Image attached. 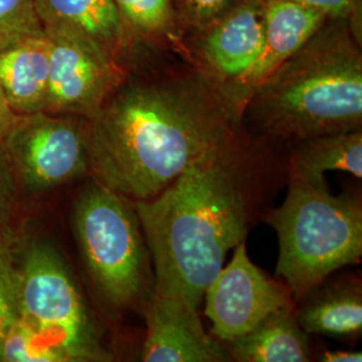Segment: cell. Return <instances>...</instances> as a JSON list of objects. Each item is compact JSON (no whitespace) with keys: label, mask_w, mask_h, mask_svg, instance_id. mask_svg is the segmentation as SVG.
<instances>
[{"label":"cell","mask_w":362,"mask_h":362,"mask_svg":"<svg viewBox=\"0 0 362 362\" xmlns=\"http://www.w3.org/2000/svg\"><path fill=\"white\" fill-rule=\"evenodd\" d=\"M45 31L34 0H0V52L19 39Z\"/></svg>","instance_id":"obj_21"},{"label":"cell","mask_w":362,"mask_h":362,"mask_svg":"<svg viewBox=\"0 0 362 362\" xmlns=\"http://www.w3.org/2000/svg\"><path fill=\"white\" fill-rule=\"evenodd\" d=\"M302 306L294 311L299 326L308 334L349 337L362 330L361 286L339 282L313 288Z\"/></svg>","instance_id":"obj_16"},{"label":"cell","mask_w":362,"mask_h":362,"mask_svg":"<svg viewBox=\"0 0 362 362\" xmlns=\"http://www.w3.org/2000/svg\"><path fill=\"white\" fill-rule=\"evenodd\" d=\"M322 13L327 19L348 21L358 33L362 30V0H287Z\"/></svg>","instance_id":"obj_24"},{"label":"cell","mask_w":362,"mask_h":362,"mask_svg":"<svg viewBox=\"0 0 362 362\" xmlns=\"http://www.w3.org/2000/svg\"><path fill=\"white\" fill-rule=\"evenodd\" d=\"M266 1L242 0L216 23L194 34L196 71L224 97L258 59L264 39Z\"/></svg>","instance_id":"obj_10"},{"label":"cell","mask_w":362,"mask_h":362,"mask_svg":"<svg viewBox=\"0 0 362 362\" xmlns=\"http://www.w3.org/2000/svg\"><path fill=\"white\" fill-rule=\"evenodd\" d=\"M246 113L267 136L293 143L361 129V33L327 19L259 85Z\"/></svg>","instance_id":"obj_3"},{"label":"cell","mask_w":362,"mask_h":362,"mask_svg":"<svg viewBox=\"0 0 362 362\" xmlns=\"http://www.w3.org/2000/svg\"><path fill=\"white\" fill-rule=\"evenodd\" d=\"M13 254L0 250V344L7 330L19 318L18 266Z\"/></svg>","instance_id":"obj_23"},{"label":"cell","mask_w":362,"mask_h":362,"mask_svg":"<svg viewBox=\"0 0 362 362\" xmlns=\"http://www.w3.org/2000/svg\"><path fill=\"white\" fill-rule=\"evenodd\" d=\"M19 184L13 164L0 141V250L15 252L19 245Z\"/></svg>","instance_id":"obj_20"},{"label":"cell","mask_w":362,"mask_h":362,"mask_svg":"<svg viewBox=\"0 0 362 362\" xmlns=\"http://www.w3.org/2000/svg\"><path fill=\"white\" fill-rule=\"evenodd\" d=\"M236 132L219 93L196 70L125 81L88 121L89 172L130 200H149Z\"/></svg>","instance_id":"obj_1"},{"label":"cell","mask_w":362,"mask_h":362,"mask_svg":"<svg viewBox=\"0 0 362 362\" xmlns=\"http://www.w3.org/2000/svg\"><path fill=\"white\" fill-rule=\"evenodd\" d=\"M78 243L91 278L118 308L144 309L155 294L151 252L134 206L97 180L74 208Z\"/></svg>","instance_id":"obj_5"},{"label":"cell","mask_w":362,"mask_h":362,"mask_svg":"<svg viewBox=\"0 0 362 362\" xmlns=\"http://www.w3.org/2000/svg\"><path fill=\"white\" fill-rule=\"evenodd\" d=\"M203 299L212 336L223 344L246 334L274 311L294 308L288 286L269 278L252 263L246 240L235 247L233 259L209 282Z\"/></svg>","instance_id":"obj_8"},{"label":"cell","mask_w":362,"mask_h":362,"mask_svg":"<svg viewBox=\"0 0 362 362\" xmlns=\"http://www.w3.org/2000/svg\"><path fill=\"white\" fill-rule=\"evenodd\" d=\"M240 1L242 0H176V23L194 33V35L216 23Z\"/></svg>","instance_id":"obj_22"},{"label":"cell","mask_w":362,"mask_h":362,"mask_svg":"<svg viewBox=\"0 0 362 362\" xmlns=\"http://www.w3.org/2000/svg\"><path fill=\"white\" fill-rule=\"evenodd\" d=\"M0 362H67L65 354L18 318L0 344Z\"/></svg>","instance_id":"obj_19"},{"label":"cell","mask_w":362,"mask_h":362,"mask_svg":"<svg viewBox=\"0 0 362 362\" xmlns=\"http://www.w3.org/2000/svg\"><path fill=\"white\" fill-rule=\"evenodd\" d=\"M50 45L46 113L91 119L128 79L119 62L69 38L45 30Z\"/></svg>","instance_id":"obj_9"},{"label":"cell","mask_w":362,"mask_h":362,"mask_svg":"<svg viewBox=\"0 0 362 362\" xmlns=\"http://www.w3.org/2000/svg\"><path fill=\"white\" fill-rule=\"evenodd\" d=\"M326 362H361L362 354L360 351H326L321 358Z\"/></svg>","instance_id":"obj_26"},{"label":"cell","mask_w":362,"mask_h":362,"mask_svg":"<svg viewBox=\"0 0 362 362\" xmlns=\"http://www.w3.org/2000/svg\"><path fill=\"white\" fill-rule=\"evenodd\" d=\"M266 1L264 39L258 59L224 97L230 115L239 124L259 85L324 26L327 18L287 0Z\"/></svg>","instance_id":"obj_12"},{"label":"cell","mask_w":362,"mask_h":362,"mask_svg":"<svg viewBox=\"0 0 362 362\" xmlns=\"http://www.w3.org/2000/svg\"><path fill=\"white\" fill-rule=\"evenodd\" d=\"M88 119L46 112L18 115L3 145L19 188L45 192L89 170Z\"/></svg>","instance_id":"obj_7"},{"label":"cell","mask_w":362,"mask_h":362,"mask_svg":"<svg viewBox=\"0 0 362 362\" xmlns=\"http://www.w3.org/2000/svg\"><path fill=\"white\" fill-rule=\"evenodd\" d=\"M49 58L46 31L19 39L0 52V89L16 115L45 110Z\"/></svg>","instance_id":"obj_14"},{"label":"cell","mask_w":362,"mask_h":362,"mask_svg":"<svg viewBox=\"0 0 362 362\" xmlns=\"http://www.w3.org/2000/svg\"><path fill=\"white\" fill-rule=\"evenodd\" d=\"M18 266L19 318L65 354L67 361H100L106 354L64 259L31 242Z\"/></svg>","instance_id":"obj_6"},{"label":"cell","mask_w":362,"mask_h":362,"mask_svg":"<svg viewBox=\"0 0 362 362\" xmlns=\"http://www.w3.org/2000/svg\"><path fill=\"white\" fill-rule=\"evenodd\" d=\"M16 113L11 109L4 93L0 89V141L6 137L8 130L11 129Z\"/></svg>","instance_id":"obj_25"},{"label":"cell","mask_w":362,"mask_h":362,"mask_svg":"<svg viewBox=\"0 0 362 362\" xmlns=\"http://www.w3.org/2000/svg\"><path fill=\"white\" fill-rule=\"evenodd\" d=\"M227 345L231 360L239 362H305L310 357L308 333L298 324L294 308L274 311Z\"/></svg>","instance_id":"obj_15"},{"label":"cell","mask_w":362,"mask_h":362,"mask_svg":"<svg viewBox=\"0 0 362 362\" xmlns=\"http://www.w3.org/2000/svg\"><path fill=\"white\" fill-rule=\"evenodd\" d=\"M266 220L278 233L276 276L302 299L341 267L362 255V208L349 197H336L290 176L282 206Z\"/></svg>","instance_id":"obj_4"},{"label":"cell","mask_w":362,"mask_h":362,"mask_svg":"<svg viewBox=\"0 0 362 362\" xmlns=\"http://www.w3.org/2000/svg\"><path fill=\"white\" fill-rule=\"evenodd\" d=\"M146 320L145 362H223L231 356L216 337L208 336L199 313L180 299L153 294L143 309Z\"/></svg>","instance_id":"obj_11"},{"label":"cell","mask_w":362,"mask_h":362,"mask_svg":"<svg viewBox=\"0 0 362 362\" xmlns=\"http://www.w3.org/2000/svg\"><path fill=\"white\" fill-rule=\"evenodd\" d=\"M42 26L121 64L129 28L113 0H34Z\"/></svg>","instance_id":"obj_13"},{"label":"cell","mask_w":362,"mask_h":362,"mask_svg":"<svg viewBox=\"0 0 362 362\" xmlns=\"http://www.w3.org/2000/svg\"><path fill=\"white\" fill-rule=\"evenodd\" d=\"M238 132L155 197L133 200L155 266L156 296L196 310L227 252L246 240L262 196L260 165Z\"/></svg>","instance_id":"obj_2"},{"label":"cell","mask_w":362,"mask_h":362,"mask_svg":"<svg viewBox=\"0 0 362 362\" xmlns=\"http://www.w3.org/2000/svg\"><path fill=\"white\" fill-rule=\"evenodd\" d=\"M129 30L148 38H176L173 0H113Z\"/></svg>","instance_id":"obj_18"},{"label":"cell","mask_w":362,"mask_h":362,"mask_svg":"<svg viewBox=\"0 0 362 362\" xmlns=\"http://www.w3.org/2000/svg\"><path fill=\"white\" fill-rule=\"evenodd\" d=\"M341 170L362 177V132L326 134L296 143L290 157V176L326 187L325 172Z\"/></svg>","instance_id":"obj_17"}]
</instances>
